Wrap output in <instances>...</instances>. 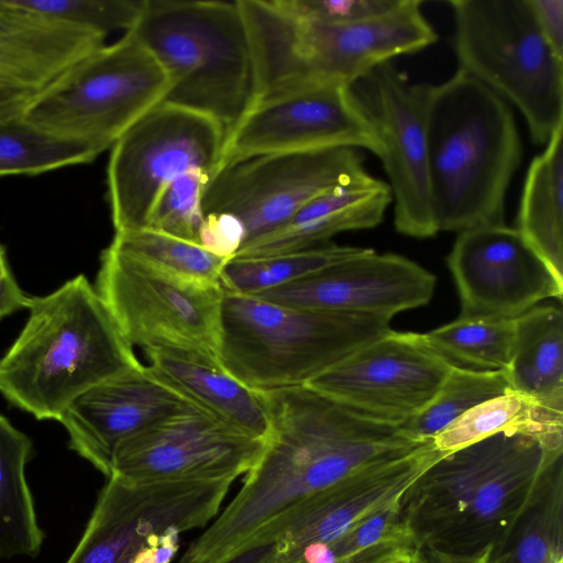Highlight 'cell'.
<instances>
[{
  "label": "cell",
  "instance_id": "obj_15",
  "mask_svg": "<svg viewBox=\"0 0 563 563\" xmlns=\"http://www.w3.org/2000/svg\"><path fill=\"white\" fill-rule=\"evenodd\" d=\"M452 366L420 333L390 330L306 385L367 418L401 426L431 401Z\"/></svg>",
  "mask_w": 563,
  "mask_h": 563
},
{
  "label": "cell",
  "instance_id": "obj_9",
  "mask_svg": "<svg viewBox=\"0 0 563 563\" xmlns=\"http://www.w3.org/2000/svg\"><path fill=\"white\" fill-rule=\"evenodd\" d=\"M170 86L168 74L153 54L125 32L34 93L22 118L99 155L164 102Z\"/></svg>",
  "mask_w": 563,
  "mask_h": 563
},
{
  "label": "cell",
  "instance_id": "obj_11",
  "mask_svg": "<svg viewBox=\"0 0 563 563\" xmlns=\"http://www.w3.org/2000/svg\"><path fill=\"white\" fill-rule=\"evenodd\" d=\"M225 137L211 118L168 102L134 123L110 148L107 166L114 233L146 228L156 199L174 179L194 169L211 177Z\"/></svg>",
  "mask_w": 563,
  "mask_h": 563
},
{
  "label": "cell",
  "instance_id": "obj_14",
  "mask_svg": "<svg viewBox=\"0 0 563 563\" xmlns=\"http://www.w3.org/2000/svg\"><path fill=\"white\" fill-rule=\"evenodd\" d=\"M265 439L192 407L122 441L111 475L133 483L235 481L256 463Z\"/></svg>",
  "mask_w": 563,
  "mask_h": 563
},
{
  "label": "cell",
  "instance_id": "obj_25",
  "mask_svg": "<svg viewBox=\"0 0 563 563\" xmlns=\"http://www.w3.org/2000/svg\"><path fill=\"white\" fill-rule=\"evenodd\" d=\"M527 170L516 229L563 282V124Z\"/></svg>",
  "mask_w": 563,
  "mask_h": 563
},
{
  "label": "cell",
  "instance_id": "obj_40",
  "mask_svg": "<svg viewBox=\"0 0 563 563\" xmlns=\"http://www.w3.org/2000/svg\"><path fill=\"white\" fill-rule=\"evenodd\" d=\"M180 534L176 528L152 534L139 551L134 563H170L178 552Z\"/></svg>",
  "mask_w": 563,
  "mask_h": 563
},
{
  "label": "cell",
  "instance_id": "obj_42",
  "mask_svg": "<svg viewBox=\"0 0 563 563\" xmlns=\"http://www.w3.org/2000/svg\"><path fill=\"white\" fill-rule=\"evenodd\" d=\"M420 563H486L492 550L477 555H454L433 550L419 549Z\"/></svg>",
  "mask_w": 563,
  "mask_h": 563
},
{
  "label": "cell",
  "instance_id": "obj_45",
  "mask_svg": "<svg viewBox=\"0 0 563 563\" xmlns=\"http://www.w3.org/2000/svg\"><path fill=\"white\" fill-rule=\"evenodd\" d=\"M1 92V91H0Z\"/></svg>",
  "mask_w": 563,
  "mask_h": 563
},
{
  "label": "cell",
  "instance_id": "obj_38",
  "mask_svg": "<svg viewBox=\"0 0 563 563\" xmlns=\"http://www.w3.org/2000/svg\"><path fill=\"white\" fill-rule=\"evenodd\" d=\"M528 3L542 36L563 58V0H528Z\"/></svg>",
  "mask_w": 563,
  "mask_h": 563
},
{
  "label": "cell",
  "instance_id": "obj_28",
  "mask_svg": "<svg viewBox=\"0 0 563 563\" xmlns=\"http://www.w3.org/2000/svg\"><path fill=\"white\" fill-rule=\"evenodd\" d=\"M488 563H563V456L507 542L492 551Z\"/></svg>",
  "mask_w": 563,
  "mask_h": 563
},
{
  "label": "cell",
  "instance_id": "obj_29",
  "mask_svg": "<svg viewBox=\"0 0 563 563\" xmlns=\"http://www.w3.org/2000/svg\"><path fill=\"white\" fill-rule=\"evenodd\" d=\"M364 247L322 244L316 247L265 257L231 258L220 276L223 289L257 295L299 280L327 266L349 258Z\"/></svg>",
  "mask_w": 563,
  "mask_h": 563
},
{
  "label": "cell",
  "instance_id": "obj_21",
  "mask_svg": "<svg viewBox=\"0 0 563 563\" xmlns=\"http://www.w3.org/2000/svg\"><path fill=\"white\" fill-rule=\"evenodd\" d=\"M104 38L93 31L22 10L10 0H0V91H41L104 45Z\"/></svg>",
  "mask_w": 563,
  "mask_h": 563
},
{
  "label": "cell",
  "instance_id": "obj_4",
  "mask_svg": "<svg viewBox=\"0 0 563 563\" xmlns=\"http://www.w3.org/2000/svg\"><path fill=\"white\" fill-rule=\"evenodd\" d=\"M424 120L438 232L505 223L507 191L522 158L511 107L457 69L427 84Z\"/></svg>",
  "mask_w": 563,
  "mask_h": 563
},
{
  "label": "cell",
  "instance_id": "obj_39",
  "mask_svg": "<svg viewBox=\"0 0 563 563\" xmlns=\"http://www.w3.org/2000/svg\"><path fill=\"white\" fill-rule=\"evenodd\" d=\"M31 296L20 287L9 265L5 249L0 243V321L16 311L27 309Z\"/></svg>",
  "mask_w": 563,
  "mask_h": 563
},
{
  "label": "cell",
  "instance_id": "obj_17",
  "mask_svg": "<svg viewBox=\"0 0 563 563\" xmlns=\"http://www.w3.org/2000/svg\"><path fill=\"white\" fill-rule=\"evenodd\" d=\"M448 265L462 319L514 320L544 299L563 297V282L518 230L505 223L460 232Z\"/></svg>",
  "mask_w": 563,
  "mask_h": 563
},
{
  "label": "cell",
  "instance_id": "obj_18",
  "mask_svg": "<svg viewBox=\"0 0 563 563\" xmlns=\"http://www.w3.org/2000/svg\"><path fill=\"white\" fill-rule=\"evenodd\" d=\"M435 276L398 254L360 253L256 296L291 307L390 319L427 305Z\"/></svg>",
  "mask_w": 563,
  "mask_h": 563
},
{
  "label": "cell",
  "instance_id": "obj_32",
  "mask_svg": "<svg viewBox=\"0 0 563 563\" xmlns=\"http://www.w3.org/2000/svg\"><path fill=\"white\" fill-rule=\"evenodd\" d=\"M110 244L165 274L202 285H221V272L229 261L151 228L117 232Z\"/></svg>",
  "mask_w": 563,
  "mask_h": 563
},
{
  "label": "cell",
  "instance_id": "obj_5",
  "mask_svg": "<svg viewBox=\"0 0 563 563\" xmlns=\"http://www.w3.org/2000/svg\"><path fill=\"white\" fill-rule=\"evenodd\" d=\"M420 0H404L371 19L321 24L299 19L277 0H242L257 86L267 101L320 85L350 87L379 65L437 42Z\"/></svg>",
  "mask_w": 563,
  "mask_h": 563
},
{
  "label": "cell",
  "instance_id": "obj_10",
  "mask_svg": "<svg viewBox=\"0 0 563 563\" xmlns=\"http://www.w3.org/2000/svg\"><path fill=\"white\" fill-rule=\"evenodd\" d=\"M93 286L132 346H167L219 361L221 285L170 276L109 244Z\"/></svg>",
  "mask_w": 563,
  "mask_h": 563
},
{
  "label": "cell",
  "instance_id": "obj_31",
  "mask_svg": "<svg viewBox=\"0 0 563 563\" xmlns=\"http://www.w3.org/2000/svg\"><path fill=\"white\" fill-rule=\"evenodd\" d=\"M510 390L506 369L475 371L452 366L431 401L400 427L417 441L432 440L475 406Z\"/></svg>",
  "mask_w": 563,
  "mask_h": 563
},
{
  "label": "cell",
  "instance_id": "obj_34",
  "mask_svg": "<svg viewBox=\"0 0 563 563\" xmlns=\"http://www.w3.org/2000/svg\"><path fill=\"white\" fill-rule=\"evenodd\" d=\"M31 13L107 36L128 32L139 19L144 0H10Z\"/></svg>",
  "mask_w": 563,
  "mask_h": 563
},
{
  "label": "cell",
  "instance_id": "obj_7",
  "mask_svg": "<svg viewBox=\"0 0 563 563\" xmlns=\"http://www.w3.org/2000/svg\"><path fill=\"white\" fill-rule=\"evenodd\" d=\"M390 330L386 318L291 307L223 289L219 363L255 390L300 386Z\"/></svg>",
  "mask_w": 563,
  "mask_h": 563
},
{
  "label": "cell",
  "instance_id": "obj_13",
  "mask_svg": "<svg viewBox=\"0 0 563 563\" xmlns=\"http://www.w3.org/2000/svg\"><path fill=\"white\" fill-rule=\"evenodd\" d=\"M350 91L379 141L378 158L389 180L396 230L417 239L435 235L424 120L427 84L411 82L389 62L356 80Z\"/></svg>",
  "mask_w": 563,
  "mask_h": 563
},
{
  "label": "cell",
  "instance_id": "obj_12",
  "mask_svg": "<svg viewBox=\"0 0 563 563\" xmlns=\"http://www.w3.org/2000/svg\"><path fill=\"white\" fill-rule=\"evenodd\" d=\"M363 151L335 147L246 158L209 178L205 214L228 213L245 231L243 246L288 222L321 194L364 174Z\"/></svg>",
  "mask_w": 563,
  "mask_h": 563
},
{
  "label": "cell",
  "instance_id": "obj_27",
  "mask_svg": "<svg viewBox=\"0 0 563 563\" xmlns=\"http://www.w3.org/2000/svg\"><path fill=\"white\" fill-rule=\"evenodd\" d=\"M508 431L528 433L551 448L561 449L563 412L551 410L510 390L475 406L439 432L432 441L438 450L449 453Z\"/></svg>",
  "mask_w": 563,
  "mask_h": 563
},
{
  "label": "cell",
  "instance_id": "obj_36",
  "mask_svg": "<svg viewBox=\"0 0 563 563\" xmlns=\"http://www.w3.org/2000/svg\"><path fill=\"white\" fill-rule=\"evenodd\" d=\"M292 15L321 24H345L385 14L404 0H277Z\"/></svg>",
  "mask_w": 563,
  "mask_h": 563
},
{
  "label": "cell",
  "instance_id": "obj_41",
  "mask_svg": "<svg viewBox=\"0 0 563 563\" xmlns=\"http://www.w3.org/2000/svg\"><path fill=\"white\" fill-rule=\"evenodd\" d=\"M412 548L417 547L409 538H388L369 545L338 563H385Z\"/></svg>",
  "mask_w": 563,
  "mask_h": 563
},
{
  "label": "cell",
  "instance_id": "obj_26",
  "mask_svg": "<svg viewBox=\"0 0 563 563\" xmlns=\"http://www.w3.org/2000/svg\"><path fill=\"white\" fill-rule=\"evenodd\" d=\"M33 443L0 413V559L36 556L44 541L26 479Z\"/></svg>",
  "mask_w": 563,
  "mask_h": 563
},
{
  "label": "cell",
  "instance_id": "obj_20",
  "mask_svg": "<svg viewBox=\"0 0 563 563\" xmlns=\"http://www.w3.org/2000/svg\"><path fill=\"white\" fill-rule=\"evenodd\" d=\"M185 520L184 507L169 487L131 483L112 475L65 563H134L152 534L181 529Z\"/></svg>",
  "mask_w": 563,
  "mask_h": 563
},
{
  "label": "cell",
  "instance_id": "obj_8",
  "mask_svg": "<svg viewBox=\"0 0 563 563\" xmlns=\"http://www.w3.org/2000/svg\"><path fill=\"white\" fill-rule=\"evenodd\" d=\"M459 69L523 117L545 145L563 124V58L542 36L528 0H451Z\"/></svg>",
  "mask_w": 563,
  "mask_h": 563
},
{
  "label": "cell",
  "instance_id": "obj_22",
  "mask_svg": "<svg viewBox=\"0 0 563 563\" xmlns=\"http://www.w3.org/2000/svg\"><path fill=\"white\" fill-rule=\"evenodd\" d=\"M391 202L389 185L365 172L316 197L284 225L242 246L233 258L307 250L345 231L374 228Z\"/></svg>",
  "mask_w": 563,
  "mask_h": 563
},
{
  "label": "cell",
  "instance_id": "obj_24",
  "mask_svg": "<svg viewBox=\"0 0 563 563\" xmlns=\"http://www.w3.org/2000/svg\"><path fill=\"white\" fill-rule=\"evenodd\" d=\"M510 388L563 412V313L536 306L515 319L511 357L506 368Z\"/></svg>",
  "mask_w": 563,
  "mask_h": 563
},
{
  "label": "cell",
  "instance_id": "obj_23",
  "mask_svg": "<svg viewBox=\"0 0 563 563\" xmlns=\"http://www.w3.org/2000/svg\"><path fill=\"white\" fill-rule=\"evenodd\" d=\"M148 369L196 407L239 429L265 439L271 430L268 407L263 391L252 389L207 355L156 346L145 349Z\"/></svg>",
  "mask_w": 563,
  "mask_h": 563
},
{
  "label": "cell",
  "instance_id": "obj_3",
  "mask_svg": "<svg viewBox=\"0 0 563 563\" xmlns=\"http://www.w3.org/2000/svg\"><path fill=\"white\" fill-rule=\"evenodd\" d=\"M0 358V394L37 420L59 421L91 387L144 366L84 274L45 296Z\"/></svg>",
  "mask_w": 563,
  "mask_h": 563
},
{
  "label": "cell",
  "instance_id": "obj_19",
  "mask_svg": "<svg viewBox=\"0 0 563 563\" xmlns=\"http://www.w3.org/2000/svg\"><path fill=\"white\" fill-rule=\"evenodd\" d=\"M192 407L144 365L82 393L58 422L68 434L69 449L108 478L112 454L122 441Z\"/></svg>",
  "mask_w": 563,
  "mask_h": 563
},
{
  "label": "cell",
  "instance_id": "obj_37",
  "mask_svg": "<svg viewBox=\"0 0 563 563\" xmlns=\"http://www.w3.org/2000/svg\"><path fill=\"white\" fill-rule=\"evenodd\" d=\"M245 231L242 223L228 213L205 214L198 243L209 253L231 260L243 246Z\"/></svg>",
  "mask_w": 563,
  "mask_h": 563
},
{
  "label": "cell",
  "instance_id": "obj_2",
  "mask_svg": "<svg viewBox=\"0 0 563 563\" xmlns=\"http://www.w3.org/2000/svg\"><path fill=\"white\" fill-rule=\"evenodd\" d=\"M563 448L500 432L443 454L409 487L400 518L418 549L477 555L501 548Z\"/></svg>",
  "mask_w": 563,
  "mask_h": 563
},
{
  "label": "cell",
  "instance_id": "obj_44",
  "mask_svg": "<svg viewBox=\"0 0 563 563\" xmlns=\"http://www.w3.org/2000/svg\"><path fill=\"white\" fill-rule=\"evenodd\" d=\"M385 563H420V551L418 548H412Z\"/></svg>",
  "mask_w": 563,
  "mask_h": 563
},
{
  "label": "cell",
  "instance_id": "obj_6",
  "mask_svg": "<svg viewBox=\"0 0 563 563\" xmlns=\"http://www.w3.org/2000/svg\"><path fill=\"white\" fill-rule=\"evenodd\" d=\"M128 32L168 74L164 102L211 118L227 136L255 104L253 53L238 1L144 0Z\"/></svg>",
  "mask_w": 563,
  "mask_h": 563
},
{
  "label": "cell",
  "instance_id": "obj_33",
  "mask_svg": "<svg viewBox=\"0 0 563 563\" xmlns=\"http://www.w3.org/2000/svg\"><path fill=\"white\" fill-rule=\"evenodd\" d=\"M97 156L81 144L38 129L22 115L0 120V176L37 175L87 164Z\"/></svg>",
  "mask_w": 563,
  "mask_h": 563
},
{
  "label": "cell",
  "instance_id": "obj_43",
  "mask_svg": "<svg viewBox=\"0 0 563 563\" xmlns=\"http://www.w3.org/2000/svg\"><path fill=\"white\" fill-rule=\"evenodd\" d=\"M32 96L21 92H0V120L22 115Z\"/></svg>",
  "mask_w": 563,
  "mask_h": 563
},
{
  "label": "cell",
  "instance_id": "obj_35",
  "mask_svg": "<svg viewBox=\"0 0 563 563\" xmlns=\"http://www.w3.org/2000/svg\"><path fill=\"white\" fill-rule=\"evenodd\" d=\"M209 177L194 169L169 183L156 199L146 228L199 244L205 220L201 198Z\"/></svg>",
  "mask_w": 563,
  "mask_h": 563
},
{
  "label": "cell",
  "instance_id": "obj_16",
  "mask_svg": "<svg viewBox=\"0 0 563 563\" xmlns=\"http://www.w3.org/2000/svg\"><path fill=\"white\" fill-rule=\"evenodd\" d=\"M335 147L366 150L377 157L380 153L376 133L350 87L314 86L256 103L227 136L212 176L255 156Z\"/></svg>",
  "mask_w": 563,
  "mask_h": 563
},
{
  "label": "cell",
  "instance_id": "obj_1",
  "mask_svg": "<svg viewBox=\"0 0 563 563\" xmlns=\"http://www.w3.org/2000/svg\"><path fill=\"white\" fill-rule=\"evenodd\" d=\"M263 394L271 419L264 449L235 497L178 563L213 562L296 503L427 442L410 438L400 426L360 415L307 385Z\"/></svg>",
  "mask_w": 563,
  "mask_h": 563
},
{
  "label": "cell",
  "instance_id": "obj_30",
  "mask_svg": "<svg viewBox=\"0 0 563 563\" xmlns=\"http://www.w3.org/2000/svg\"><path fill=\"white\" fill-rule=\"evenodd\" d=\"M514 331L515 319L457 318L421 335L431 350L453 366L499 371L509 365Z\"/></svg>",
  "mask_w": 563,
  "mask_h": 563
}]
</instances>
